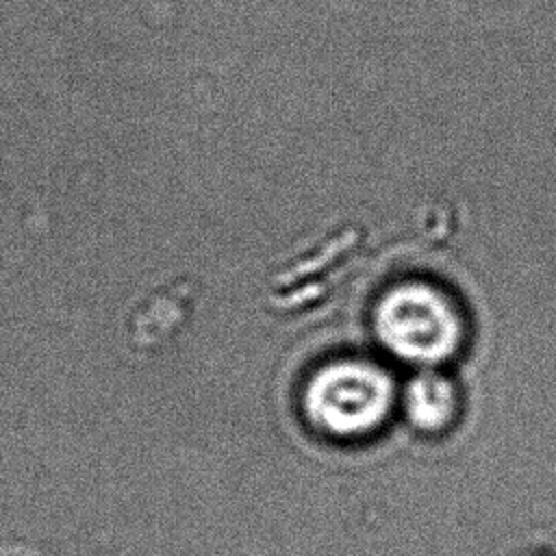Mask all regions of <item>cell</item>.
<instances>
[{"instance_id":"cell-1","label":"cell","mask_w":556,"mask_h":556,"mask_svg":"<svg viewBox=\"0 0 556 556\" xmlns=\"http://www.w3.org/2000/svg\"><path fill=\"white\" fill-rule=\"evenodd\" d=\"M374 326L389 352L415 365H437L463 341L458 306L445 291L426 282L389 289L376 306Z\"/></svg>"},{"instance_id":"cell-3","label":"cell","mask_w":556,"mask_h":556,"mask_svg":"<svg viewBox=\"0 0 556 556\" xmlns=\"http://www.w3.org/2000/svg\"><path fill=\"white\" fill-rule=\"evenodd\" d=\"M456 410L458 395L445 376L424 371L410 380L406 389V413L413 426L424 432H439L454 421Z\"/></svg>"},{"instance_id":"cell-2","label":"cell","mask_w":556,"mask_h":556,"mask_svg":"<svg viewBox=\"0 0 556 556\" xmlns=\"http://www.w3.org/2000/svg\"><path fill=\"white\" fill-rule=\"evenodd\" d=\"M391 402V378L367 361H334L321 367L304 393L311 421L341 439L365 437L380 428Z\"/></svg>"}]
</instances>
